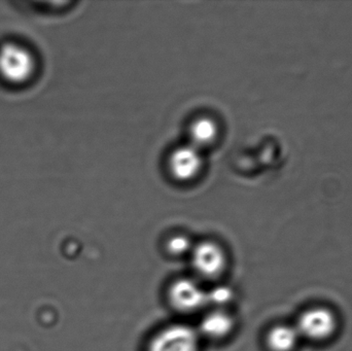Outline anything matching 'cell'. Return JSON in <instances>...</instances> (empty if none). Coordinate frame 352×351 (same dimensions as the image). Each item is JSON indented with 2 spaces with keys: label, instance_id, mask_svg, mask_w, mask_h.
Listing matches in <instances>:
<instances>
[{
  "label": "cell",
  "instance_id": "11",
  "mask_svg": "<svg viewBox=\"0 0 352 351\" xmlns=\"http://www.w3.org/2000/svg\"><path fill=\"white\" fill-rule=\"evenodd\" d=\"M194 245L188 237L184 235H175L171 237L167 242V251L173 256H184L186 253H190Z\"/></svg>",
  "mask_w": 352,
  "mask_h": 351
},
{
  "label": "cell",
  "instance_id": "8",
  "mask_svg": "<svg viewBox=\"0 0 352 351\" xmlns=\"http://www.w3.org/2000/svg\"><path fill=\"white\" fill-rule=\"evenodd\" d=\"M219 135L217 122L209 117H197L188 129L190 144L202 152L215 144Z\"/></svg>",
  "mask_w": 352,
  "mask_h": 351
},
{
  "label": "cell",
  "instance_id": "10",
  "mask_svg": "<svg viewBox=\"0 0 352 351\" xmlns=\"http://www.w3.org/2000/svg\"><path fill=\"white\" fill-rule=\"evenodd\" d=\"M233 297V291L229 286H217L206 291L207 305H212L214 309H223L221 307L229 304Z\"/></svg>",
  "mask_w": 352,
  "mask_h": 351
},
{
  "label": "cell",
  "instance_id": "4",
  "mask_svg": "<svg viewBox=\"0 0 352 351\" xmlns=\"http://www.w3.org/2000/svg\"><path fill=\"white\" fill-rule=\"evenodd\" d=\"M204 159L202 152L190 144L178 146L168 158V170L171 177L179 183H190L202 172Z\"/></svg>",
  "mask_w": 352,
  "mask_h": 351
},
{
  "label": "cell",
  "instance_id": "1",
  "mask_svg": "<svg viewBox=\"0 0 352 351\" xmlns=\"http://www.w3.org/2000/svg\"><path fill=\"white\" fill-rule=\"evenodd\" d=\"M36 61L24 45L4 43L0 47V78L10 84H22L34 76Z\"/></svg>",
  "mask_w": 352,
  "mask_h": 351
},
{
  "label": "cell",
  "instance_id": "7",
  "mask_svg": "<svg viewBox=\"0 0 352 351\" xmlns=\"http://www.w3.org/2000/svg\"><path fill=\"white\" fill-rule=\"evenodd\" d=\"M233 317L231 315L223 311V309H213L207 313L199 326V335L212 340L223 339L228 337L234 330Z\"/></svg>",
  "mask_w": 352,
  "mask_h": 351
},
{
  "label": "cell",
  "instance_id": "6",
  "mask_svg": "<svg viewBox=\"0 0 352 351\" xmlns=\"http://www.w3.org/2000/svg\"><path fill=\"white\" fill-rule=\"evenodd\" d=\"M169 301L177 310L192 313L207 305L206 291L190 278L175 280L168 291Z\"/></svg>",
  "mask_w": 352,
  "mask_h": 351
},
{
  "label": "cell",
  "instance_id": "3",
  "mask_svg": "<svg viewBox=\"0 0 352 351\" xmlns=\"http://www.w3.org/2000/svg\"><path fill=\"white\" fill-rule=\"evenodd\" d=\"M200 335L184 324L165 327L151 340L148 351H199Z\"/></svg>",
  "mask_w": 352,
  "mask_h": 351
},
{
  "label": "cell",
  "instance_id": "2",
  "mask_svg": "<svg viewBox=\"0 0 352 351\" xmlns=\"http://www.w3.org/2000/svg\"><path fill=\"white\" fill-rule=\"evenodd\" d=\"M295 327L301 338L311 341H324L336 333L338 319L327 307H312L302 313Z\"/></svg>",
  "mask_w": 352,
  "mask_h": 351
},
{
  "label": "cell",
  "instance_id": "9",
  "mask_svg": "<svg viewBox=\"0 0 352 351\" xmlns=\"http://www.w3.org/2000/svg\"><path fill=\"white\" fill-rule=\"evenodd\" d=\"M300 339L295 325H277L267 333L266 343L271 351H294Z\"/></svg>",
  "mask_w": 352,
  "mask_h": 351
},
{
  "label": "cell",
  "instance_id": "5",
  "mask_svg": "<svg viewBox=\"0 0 352 351\" xmlns=\"http://www.w3.org/2000/svg\"><path fill=\"white\" fill-rule=\"evenodd\" d=\"M190 261L197 274L204 278L221 275L227 265V257L223 247L213 241H203L194 245Z\"/></svg>",
  "mask_w": 352,
  "mask_h": 351
}]
</instances>
